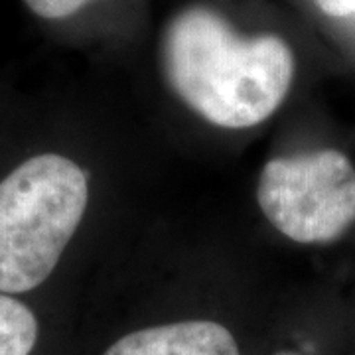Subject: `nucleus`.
Segmentation results:
<instances>
[{
	"mask_svg": "<svg viewBox=\"0 0 355 355\" xmlns=\"http://www.w3.org/2000/svg\"><path fill=\"white\" fill-rule=\"evenodd\" d=\"M166 76L193 113L223 128L266 121L288 95L294 55L279 36L241 38L207 8L174 18L166 34Z\"/></svg>",
	"mask_w": 355,
	"mask_h": 355,
	"instance_id": "1",
	"label": "nucleus"
},
{
	"mask_svg": "<svg viewBox=\"0 0 355 355\" xmlns=\"http://www.w3.org/2000/svg\"><path fill=\"white\" fill-rule=\"evenodd\" d=\"M87 202V174L62 154L32 156L0 182V294L50 279Z\"/></svg>",
	"mask_w": 355,
	"mask_h": 355,
	"instance_id": "2",
	"label": "nucleus"
},
{
	"mask_svg": "<svg viewBox=\"0 0 355 355\" xmlns=\"http://www.w3.org/2000/svg\"><path fill=\"white\" fill-rule=\"evenodd\" d=\"M257 200L270 225L296 243H330L355 225V168L340 150L272 158Z\"/></svg>",
	"mask_w": 355,
	"mask_h": 355,
	"instance_id": "3",
	"label": "nucleus"
},
{
	"mask_svg": "<svg viewBox=\"0 0 355 355\" xmlns=\"http://www.w3.org/2000/svg\"><path fill=\"white\" fill-rule=\"evenodd\" d=\"M101 355H243L225 324L190 318L154 324L121 336Z\"/></svg>",
	"mask_w": 355,
	"mask_h": 355,
	"instance_id": "4",
	"label": "nucleus"
},
{
	"mask_svg": "<svg viewBox=\"0 0 355 355\" xmlns=\"http://www.w3.org/2000/svg\"><path fill=\"white\" fill-rule=\"evenodd\" d=\"M38 338L36 314L10 294H0V355H32Z\"/></svg>",
	"mask_w": 355,
	"mask_h": 355,
	"instance_id": "5",
	"label": "nucleus"
},
{
	"mask_svg": "<svg viewBox=\"0 0 355 355\" xmlns=\"http://www.w3.org/2000/svg\"><path fill=\"white\" fill-rule=\"evenodd\" d=\"M26 6L40 18L60 20L81 10L91 0H24Z\"/></svg>",
	"mask_w": 355,
	"mask_h": 355,
	"instance_id": "6",
	"label": "nucleus"
},
{
	"mask_svg": "<svg viewBox=\"0 0 355 355\" xmlns=\"http://www.w3.org/2000/svg\"><path fill=\"white\" fill-rule=\"evenodd\" d=\"M316 2L328 16L343 18L355 14V0H316Z\"/></svg>",
	"mask_w": 355,
	"mask_h": 355,
	"instance_id": "7",
	"label": "nucleus"
},
{
	"mask_svg": "<svg viewBox=\"0 0 355 355\" xmlns=\"http://www.w3.org/2000/svg\"><path fill=\"white\" fill-rule=\"evenodd\" d=\"M275 355H302V354H296V352H279V354Z\"/></svg>",
	"mask_w": 355,
	"mask_h": 355,
	"instance_id": "8",
	"label": "nucleus"
}]
</instances>
